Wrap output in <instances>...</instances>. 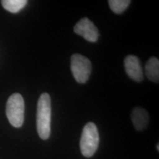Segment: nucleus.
Segmentation results:
<instances>
[{
    "instance_id": "obj_1",
    "label": "nucleus",
    "mask_w": 159,
    "mask_h": 159,
    "mask_svg": "<svg viewBox=\"0 0 159 159\" xmlns=\"http://www.w3.org/2000/svg\"><path fill=\"white\" fill-rule=\"evenodd\" d=\"M51 99L48 93L40 96L37 105V131L43 140L49 139L51 133Z\"/></svg>"
},
{
    "instance_id": "obj_2",
    "label": "nucleus",
    "mask_w": 159,
    "mask_h": 159,
    "mask_svg": "<svg viewBox=\"0 0 159 159\" xmlns=\"http://www.w3.org/2000/svg\"><path fill=\"white\" fill-rule=\"evenodd\" d=\"M99 142V133L96 125L93 122L87 123L83 128L80 142L83 156L86 158L94 156L98 148Z\"/></svg>"
},
{
    "instance_id": "obj_3",
    "label": "nucleus",
    "mask_w": 159,
    "mask_h": 159,
    "mask_svg": "<svg viewBox=\"0 0 159 159\" xmlns=\"http://www.w3.org/2000/svg\"><path fill=\"white\" fill-rule=\"evenodd\" d=\"M6 115L12 126L21 128L25 121V101L19 93L9 97L6 105Z\"/></svg>"
},
{
    "instance_id": "obj_4",
    "label": "nucleus",
    "mask_w": 159,
    "mask_h": 159,
    "mask_svg": "<svg viewBox=\"0 0 159 159\" xmlns=\"http://www.w3.org/2000/svg\"><path fill=\"white\" fill-rule=\"evenodd\" d=\"M71 70L77 83H86L91 73L90 60L82 55H73L71 57Z\"/></svg>"
},
{
    "instance_id": "obj_5",
    "label": "nucleus",
    "mask_w": 159,
    "mask_h": 159,
    "mask_svg": "<svg viewBox=\"0 0 159 159\" xmlns=\"http://www.w3.org/2000/svg\"><path fill=\"white\" fill-rule=\"evenodd\" d=\"M74 32L89 42H96L98 40V30L88 18H83L80 20L75 26Z\"/></svg>"
},
{
    "instance_id": "obj_6",
    "label": "nucleus",
    "mask_w": 159,
    "mask_h": 159,
    "mask_svg": "<svg viewBox=\"0 0 159 159\" xmlns=\"http://www.w3.org/2000/svg\"><path fill=\"white\" fill-rule=\"evenodd\" d=\"M124 64L125 71L130 78L136 82L142 80L144 74L142 64L138 57L135 55H128L125 57Z\"/></svg>"
},
{
    "instance_id": "obj_7",
    "label": "nucleus",
    "mask_w": 159,
    "mask_h": 159,
    "mask_svg": "<svg viewBox=\"0 0 159 159\" xmlns=\"http://www.w3.org/2000/svg\"><path fill=\"white\" fill-rule=\"evenodd\" d=\"M131 119L136 130L141 131L148 126L150 116L145 109L141 107H136L131 113Z\"/></svg>"
},
{
    "instance_id": "obj_8",
    "label": "nucleus",
    "mask_w": 159,
    "mask_h": 159,
    "mask_svg": "<svg viewBox=\"0 0 159 159\" xmlns=\"http://www.w3.org/2000/svg\"><path fill=\"white\" fill-rule=\"evenodd\" d=\"M145 74L150 81L159 82V61L156 57H152L148 60L145 65Z\"/></svg>"
},
{
    "instance_id": "obj_9",
    "label": "nucleus",
    "mask_w": 159,
    "mask_h": 159,
    "mask_svg": "<svg viewBox=\"0 0 159 159\" xmlns=\"http://www.w3.org/2000/svg\"><path fill=\"white\" fill-rule=\"evenodd\" d=\"M27 4L26 0H3L2 1V5L6 11L11 13H18L23 9Z\"/></svg>"
},
{
    "instance_id": "obj_10",
    "label": "nucleus",
    "mask_w": 159,
    "mask_h": 159,
    "mask_svg": "<svg viewBox=\"0 0 159 159\" xmlns=\"http://www.w3.org/2000/svg\"><path fill=\"white\" fill-rule=\"evenodd\" d=\"M131 2L130 0H110L108 1L111 11L116 14H121L128 8Z\"/></svg>"
}]
</instances>
